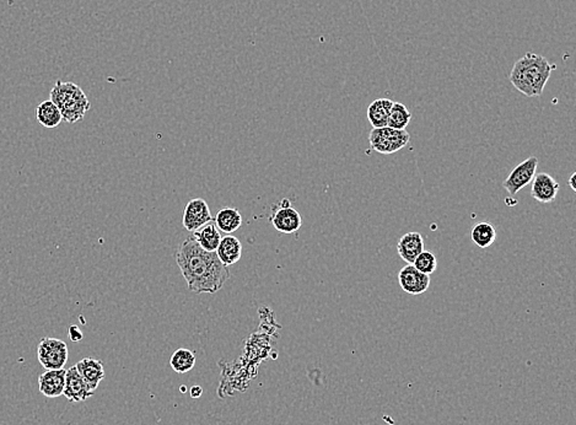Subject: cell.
I'll use <instances>...</instances> for the list:
<instances>
[{"instance_id":"25","label":"cell","mask_w":576,"mask_h":425,"mask_svg":"<svg viewBox=\"0 0 576 425\" xmlns=\"http://www.w3.org/2000/svg\"><path fill=\"white\" fill-rule=\"evenodd\" d=\"M189 394H191V397L192 398H199L202 394H203V389L200 387V386H192L191 389H189Z\"/></svg>"},{"instance_id":"23","label":"cell","mask_w":576,"mask_h":425,"mask_svg":"<svg viewBox=\"0 0 576 425\" xmlns=\"http://www.w3.org/2000/svg\"><path fill=\"white\" fill-rule=\"evenodd\" d=\"M413 266L422 271L424 274H433L434 271H436L438 267V260L431 251H425L424 250L420 255H419L413 262Z\"/></svg>"},{"instance_id":"3","label":"cell","mask_w":576,"mask_h":425,"mask_svg":"<svg viewBox=\"0 0 576 425\" xmlns=\"http://www.w3.org/2000/svg\"><path fill=\"white\" fill-rule=\"evenodd\" d=\"M50 100L59 108L61 118L66 124H77L82 121L91 107L82 87L71 82L57 80L56 85L51 90Z\"/></svg>"},{"instance_id":"19","label":"cell","mask_w":576,"mask_h":425,"mask_svg":"<svg viewBox=\"0 0 576 425\" xmlns=\"http://www.w3.org/2000/svg\"><path fill=\"white\" fill-rule=\"evenodd\" d=\"M36 118L45 128H56L63 121L59 108L51 100H46L37 106Z\"/></svg>"},{"instance_id":"7","label":"cell","mask_w":576,"mask_h":425,"mask_svg":"<svg viewBox=\"0 0 576 425\" xmlns=\"http://www.w3.org/2000/svg\"><path fill=\"white\" fill-rule=\"evenodd\" d=\"M537 166H538V159L536 156H531L525 161H522L520 165H517L508 176V179H505L503 184L505 190L508 191L511 195L519 193L524 187L530 185L532 182Z\"/></svg>"},{"instance_id":"24","label":"cell","mask_w":576,"mask_h":425,"mask_svg":"<svg viewBox=\"0 0 576 425\" xmlns=\"http://www.w3.org/2000/svg\"><path fill=\"white\" fill-rule=\"evenodd\" d=\"M69 337H71L73 342H79L82 339V331L77 326H71L69 327Z\"/></svg>"},{"instance_id":"15","label":"cell","mask_w":576,"mask_h":425,"mask_svg":"<svg viewBox=\"0 0 576 425\" xmlns=\"http://www.w3.org/2000/svg\"><path fill=\"white\" fill-rule=\"evenodd\" d=\"M215 253L223 264L226 267L232 266L241 260L242 244L235 236L225 235L224 237H221Z\"/></svg>"},{"instance_id":"6","label":"cell","mask_w":576,"mask_h":425,"mask_svg":"<svg viewBox=\"0 0 576 425\" xmlns=\"http://www.w3.org/2000/svg\"><path fill=\"white\" fill-rule=\"evenodd\" d=\"M269 221L273 228L281 234H294L302 226L300 213L291 207L290 200L286 198L273 208Z\"/></svg>"},{"instance_id":"13","label":"cell","mask_w":576,"mask_h":425,"mask_svg":"<svg viewBox=\"0 0 576 425\" xmlns=\"http://www.w3.org/2000/svg\"><path fill=\"white\" fill-rule=\"evenodd\" d=\"M75 368L92 391H96L98 385L105 379V369L101 360L84 358L75 364Z\"/></svg>"},{"instance_id":"8","label":"cell","mask_w":576,"mask_h":425,"mask_svg":"<svg viewBox=\"0 0 576 425\" xmlns=\"http://www.w3.org/2000/svg\"><path fill=\"white\" fill-rule=\"evenodd\" d=\"M213 221L209 205L203 198H193L186 204L182 224L189 232L198 230L199 228Z\"/></svg>"},{"instance_id":"17","label":"cell","mask_w":576,"mask_h":425,"mask_svg":"<svg viewBox=\"0 0 576 425\" xmlns=\"http://www.w3.org/2000/svg\"><path fill=\"white\" fill-rule=\"evenodd\" d=\"M213 221L220 232L225 235H231L242 225V216L239 209L228 207L220 209Z\"/></svg>"},{"instance_id":"26","label":"cell","mask_w":576,"mask_h":425,"mask_svg":"<svg viewBox=\"0 0 576 425\" xmlns=\"http://www.w3.org/2000/svg\"><path fill=\"white\" fill-rule=\"evenodd\" d=\"M576 172H573L571 174L570 179H569V185H570L571 188L573 191H575L576 192V187H575V182H574V179H575Z\"/></svg>"},{"instance_id":"9","label":"cell","mask_w":576,"mask_h":425,"mask_svg":"<svg viewBox=\"0 0 576 425\" xmlns=\"http://www.w3.org/2000/svg\"><path fill=\"white\" fill-rule=\"evenodd\" d=\"M398 282L403 292L409 295H420L430 287V276L419 271L413 264H407L398 273Z\"/></svg>"},{"instance_id":"22","label":"cell","mask_w":576,"mask_h":425,"mask_svg":"<svg viewBox=\"0 0 576 425\" xmlns=\"http://www.w3.org/2000/svg\"><path fill=\"white\" fill-rule=\"evenodd\" d=\"M412 119V114L408 111V108L406 107V105L401 103H393L391 112L388 116L387 127L393 129L407 128V126L411 124Z\"/></svg>"},{"instance_id":"12","label":"cell","mask_w":576,"mask_h":425,"mask_svg":"<svg viewBox=\"0 0 576 425\" xmlns=\"http://www.w3.org/2000/svg\"><path fill=\"white\" fill-rule=\"evenodd\" d=\"M66 369L46 370L38 378V389L47 398H57L63 394L66 386Z\"/></svg>"},{"instance_id":"21","label":"cell","mask_w":576,"mask_h":425,"mask_svg":"<svg viewBox=\"0 0 576 425\" xmlns=\"http://www.w3.org/2000/svg\"><path fill=\"white\" fill-rule=\"evenodd\" d=\"M195 354L192 350L179 348L170 358V365L177 374H186L193 369L195 365Z\"/></svg>"},{"instance_id":"16","label":"cell","mask_w":576,"mask_h":425,"mask_svg":"<svg viewBox=\"0 0 576 425\" xmlns=\"http://www.w3.org/2000/svg\"><path fill=\"white\" fill-rule=\"evenodd\" d=\"M192 236H193L194 240L198 244L199 246L208 252L216 251V248L219 246L220 240L223 237L221 232L216 229L213 221L207 223L202 228H199L198 230L193 231Z\"/></svg>"},{"instance_id":"18","label":"cell","mask_w":576,"mask_h":425,"mask_svg":"<svg viewBox=\"0 0 576 425\" xmlns=\"http://www.w3.org/2000/svg\"><path fill=\"white\" fill-rule=\"evenodd\" d=\"M393 101L390 98H378L367 107V119L372 128H383L387 126L388 116L392 108Z\"/></svg>"},{"instance_id":"4","label":"cell","mask_w":576,"mask_h":425,"mask_svg":"<svg viewBox=\"0 0 576 425\" xmlns=\"http://www.w3.org/2000/svg\"><path fill=\"white\" fill-rule=\"evenodd\" d=\"M409 140H411V135L406 129L399 131V129L390 128L387 126L383 128L372 129L370 137H369L372 150L383 155L397 153L401 149L407 147Z\"/></svg>"},{"instance_id":"5","label":"cell","mask_w":576,"mask_h":425,"mask_svg":"<svg viewBox=\"0 0 576 425\" xmlns=\"http://www.w3.org/2000/svg\"><path fill=\"white\" fill-rule=\"evenodd\" d=\"M69 352L64 341L46 337L37 345V358L46 370L64 369Z\"/></svg>"},{"instance_id":"11","label":"cell","mask_w":576,"mask_h":425,"mask_svg":"<svg viewBox=\"0 0 576 425\" xmlns=\"http://www.w3.org/2000/svg\"><path fill=\"white\" fill-rule=\"evenodd\" d=\"M531 195L540 203H551L556 200L559 192V184L546 172L535 174L532 179Z\"/></svg>"},{"instance_id":"2","label":"cell","mask_w":576,"mask_h":425,"mask_svg":"<svg viewBox=\"0 0 576 425\" xmlns=\"http://www.w3.org/2000/svg\"><path fill=\"white\" fill-rule=\"evenodd\" d=\"M553 69L554 66L546 57L529 52L514 64L509 79L521 94L527 98H537L543 94Z\"/></svg>"},{"instance_id":"10","label":"cell","mask_w":576,"mask_h":425,"mask_svg":"<svg viewBox=\"0 0 576 425\" xmlns=\"http://www.w3.org/2000/svg\"><path fill=\"white\" fill-rule=\"evenodd\" d=\"M95 394L87 382L84 381L82 375L79 374L75 365L66 370V386L63 391V396L69 402H84L89 400Z\"/></svg>"},{"instance_id":"14","label":"cell","mask_w":576,"mask_h":425,"mask_svg":"<svg viewBox=\"0 0 576 425\" xmlns=\"http://www.w3.org/2000/svg\"><path fill=\"white\" fill-rule=\"evenodd\" d=\"M397 251L403 261L413 264L414 260L424 251L423 236L419 232H407L398 240Z\"/></svg>"},{"instance_id":"27","label":"cell","mask_w":576,"mask_h":425,"mask_svg":"<svg viewBox=\"0 0 576 425\" xmlns=\"http://www.w3.org/2000/svg\"><path fill=\"white\" fill-rule=\"evenodd\" d=\"M181 391H182V392H186V387H184V386H182V389H181Z\"/></svg>"},{"instance_id":"20","label":"cell","mask_w":576,"mask_h":425,"mask_svg":"<svg viewBox=\"0 0 576 425\" xmlns=\"http://www.w3.org/2000/svg\"><path fill=\"white\" fill-rule=\"evenodd\" d=\"M471 237L474 245H477L480 248H487L494 244L496 230L488 221H480L472 229Z\"/></svg>"},{"instance_id":"1","label":"cell","mask_w":576,"mask_h":425,"mask_svg":"<svg viewBox=\"0 0 576 425\" xmlns=\"http://www.w3.org/2000/svg\"><path fill=\"white\" fill-rule=\"evenodd\" d=\"M176 262L189 290L195 294H215L230 279L229 268L220 262L215 252L199 246L192 235L179 244Z\"/></svg>"}]
</instances>
